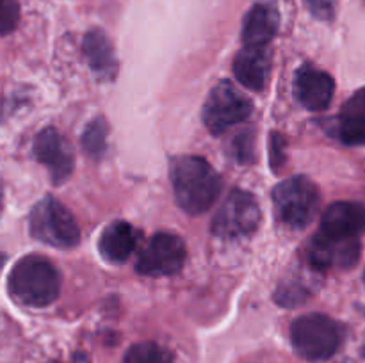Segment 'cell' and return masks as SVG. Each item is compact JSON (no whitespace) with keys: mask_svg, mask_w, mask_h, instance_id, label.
I'll list each match as a JSON object with an SVG mask.
<instances>
[{"mask_svg":"<svg viewBox=\"0 0 365 363\" xmlns=\"http://www.w3.org/2000/svg\"><path fill=\"white\" fill-rule=\"evenodd\" d=\"M362 246L356 237L344 238L317 231L309 244V260L317 269H351L360 258Z\"/></svg>","mask_w":365,"mask_h":363,"instance_id":"9c48e42d","label":"cell"},{"mask_svg":"<svg viewBox=\"0 0 365 363\" xmlns=\"http://www.w3.org/2000/svg\"><path fill=\"white\" fill-rule=\"evenodd\" d=\"M321 231L335 237L351 238L365 233V206L353 201H335L324 210Z\"/></svg>","mask_w":365,"mask_h":363,"instance_id":"7c38bea8","label":"cell"},{"mask_svg":"<svg viewBox=\"0 0 365 363\" xmlns=\"http://www.w3.org/2000/svg\"><path fill=\"white\" fill-rule=\"evenodd\" d=\"M339 0H305L307 7L317 20L330 21L334 20L335 11H337Z\"/></svg>","mask_w":365,"mask_h":363,"instance_id":"44dd1931","label":"cell"},{"mask_svg":"<svg viewBox=\"0 0 365 363\" xmlns=\"http://www.w3.org/2000/svg\"><path fill=\"white\" fill-rule=\"evenodd\" d=\"M123 363H173L171 352L155 342H139L125 354Z\"/></svg>","mask_w":365,"mask_h":363,"instance_id":"ac0fdd59","label":"cell"},{"mask_svg":"<svg viewBox=\"0 0 365 363\" xmlns=\"http://www.w3.org/2000/svg\"><path fill=\"white\" fill-rule=\"evenodd\" d=\"M294 95L309 110H327L335 95V80L314 64H303L294 75Z\"/></svg>","mask_w":365,"mask_h":363,"instance_id":"8fae6325","label":"cell"},{"mask_svg":"<svg viewBox=\"0 0 365 363\" xmlns=\"http://www.w3.org/2000/svg\"><path fill=\"white\" fill-rule=\"evenodd\" d=\"M260 206L255 196L234 189L212 219V233L221 238L248 237L260 224Z\"/></svg>","mask_w":365,"mask_h":363,"instance_id":"52a82bcc","label":"cell"},{"mask_svg":"<svg viewBox=\"0 0 365 363\" xmlns=\"http://www.w3.org/2000/svg\"><path fill=\"white\" fill-rule=\"evenodd\" d=\"M82 50H84L86 60L91 66L93 73L98 80H113L116 77L118 71V63L116 56H114V48L110 45L109 38L106 36V32L95 31L88 32L82 43Z\"/></svg>","mask_w":365,"mask_h":363,"instance_id":"e0dca14e","label":"cell"},{"mask_svg":"<svg viewBox=\"0 0 365 363\" xmlns=\"http://www.w3.org/2000/svg\"><path fill=\"white\" fill-rule=\"evenodd\" d=\"M107 123L103 117H96L86 127L82 134V148L93 159H100L107 146Z\"/></svg>","mask_w":365,"mask_h":363,"instance_id":"d6986e66","label":"cell"},{"mask_svg":"<svg viewBox=\"0 0 365 363\" xmlns=\"http://www.w3.org/2000/svg\"><path fill=\"white\" fill-rule=\"evenodd\" d=\"M280 25V16L273 4H255L242 21V43L245 46L267 48Z\"/></svg>","mask_w":365,"mask_h":363,"instance_id":"4fadbf2b","label":"cell"},{"mask_svg":"<svg viewBox=\"0 0 365 363\" xmlns=\"http://www.w3.org/2000/svg\"><path fill=\"white\" fill-rule=\"evenodd\" d=\"M273 203L284 224L303 230L316 219L321 206V192L307 177H292L273 189Z\"/></svg>","mask_w":365,"mask_h":363,"instance_id":"277c9868","label":"cell"},{"mask_svg":"<svg viewBox=\"0 0 365 363\" xmlns=\"http://www.w3.org/2000/svg\"><path fill=\"white\" fill-rule=\"evenodd\" d=\"M29 224L32 237L53 248L70 249L81 241V230L73 214L52 196H46L32 209Z\"/></svg>","mask_w":365,"mask_h":363,"instance_id":"5b68a950","label":"cell"},{"mask_svg":"<svg viewBox=\"0 0 365 363\" xmlns=\"http://www.w3.org/2000/svg\"><path fill=\"white\" fill-rule=\"evenodd\" d=\"M364 2H365V0H364Z\"/></svg>","mask_w":365,"mask_h":363,"instance_id":"4316f807","label":"cell"},{"mask_svg":"<svg viewBox=\"0 0 365 363\" xmlns=\"http://www.w3.org/2000/svg\"><path fill=\"white\" fill-rule=\"evenodd\" d=\"M4 263H6V255H4V253H0V270H2Z\"/></svg>","mask_w":365,"mask_h":363,"instance_id":"cb8c5ba5","label":"cell"},{"mask_svg":"<svg viewBox=\"0 0 365 363\" xmlns=\"http://www.w3.org/2000/svg\"><path fill=\"white\" fill-rule=\"evenodd\" d=\"M271 56L267 48L245 46L234 59V75L242 85L253 91H262L269 78Z\"/></svg>","mask_w":365,"mask_h":363,"instance_id":"9a60e30c","label":"cell"},{"mask_svg":"<svg viewBox=\"0 0 365 363\" xmlns=\"http://www.w3.org/2000/svg\"><path fill=\"white\" fill-rule=\"evenodd\" d=\"M235 155H237L239 162H252L253 160V139H252V132L245 135H239L235 139Z\"/></svg>","mask_w":365,"mask_h":363,"instance_id":"7402d4cb","label":"cell"},{"mask_svg":"<svg viewBox=\"0 0 365 363\" xmlns=\"http://www.w3.org/2000/svg\"><path fill=\"white\" fill-rule=\"evenodd\" d=\"M20 6L18 0H0V36H6L18 27Z\"/></svg>","mask_w":365,"mask_h":363,"instance_id":"ffe728a7","label":"cell"},{"mask_svg":"<svg viewBox=\"0 0 365 363\" xmlns=\"http://www.w3.org/2000/svg\"><path fill=\"white\" fill-rule=\"evenodd\" d=\"M284 144L285 141L280 134L271 135V166H273L274 173H278L280 166L285 162Z\"/></svg>","mask_w":365,"mask_h":363,"instance_id":"603a6c76","label":"cell"},{"mask_svg":"<svg viewBox=\"0 0 365 363\" xmlns=\"http://www.w3.org/2000/svg\"><path fill=\"white\" fill-rule=\"evenodd\" d=\"M34 157L38 159V162H41L48 169L53 184H63L73 171L75 159L71 146L52 127L45 128L36 135Z\"/></svg>","mask_w":365,"mask_h":363,"instance_id":"30bf717a","label":"cell"},{"mask_svg":"<svg viewBox=\"0 0 365 363\" xmlns=\"http://www.w3.org/2000/svg\"><path fill=\"white\" fill-rule=\"evenodd\" d=\"M335 135L349 146H365V88L353 93L335 120Z\"/></svg>","mask_w":365,"mask_h":363,"instance_id":"2e32d148","label":"cell"},{"mask_svg":"<svg viewBox=\"0 0 365 363\" xmlns=\"http://www.w3.org/2000/svg\"><path fill=\"white\" fill-rule=\"evenodd\" d=\"M364 283H365V270H364Z\"/></svg>","mask_w":365,"mask_h":363,"instance_id":"484cf974","label":"cell"},{"mask_svg":"<svg viewBox=\"0 0 365 363\" xmlns=\"http://www.w3.org/2000/svg\"><path fill=\"white\" fill-rule=\"evenodd\" d=\"M170 174L175 201L184 212L192 216L210 210L223 191L220 173L202 157H177L171 162Z\"/></svg>","mask_w":365,"mask_h":363,"instance_id":"6da1fadb","label":"cell"},{"mask_svg":"<svg viewBox=\"0 0 365 363\" xmlns=\"http://www.w3.org/2000/svg\"><path fill=\"white\" fill-rule=\"evenodd\" d=\"M291 342L302 358L309 362H324L341 347L342 327L331 317L309 313L298 317L291 324Z\"/></svg>","mask_w":365,"mask_h":363,"instance_id":"3957f363","label":"cell"},{"mask_svg":"<svg viewBox=\"0 0 365 363\" xmlns=\"http://www.w3.org/2000/svg\"><path fill=\"white\" fill-rule=\"evenodd\" d=\"M141 231L135 230L127 221L110 223L98 238V249L103 258L110 263H121L135 251Z\"/></svg>","mask_w":365,"mask_h":363,"instance_id":"5bb4252c","label":"cell"},{"mask_svg":"<svg viewBox=\"0 0 365 363\" xmlns=\"http://www.w3.org/2000/svg\"><path fill=\"white\" fill-rule=\"evenodd\" d=\"M7 290L20 305L43 308L59 298L61 274L45 256L27 255L11 269Z\"/></svg>","mask_w":365,"mask_h":363,"instance_id":"7a4b0ae2","label":"cell"},{"mask_svg":"<svg viewBox=\"0 0 365 363\" xmlns=\"http://www.w3.org/2000/svg\"><path fill=\"white\" fill-rule=\"evenodd\" d=\"M187 258L185 242L175 233H157L139 255L135 270L143 276H173L180 273Z\"/></svg>","mask_w":365,"mask_h":363,"instance_id":"ba28073f","label":"cell"},{"mask_svg":"<svg viewBox=\"0 0 365 363\" xmlns=\"http://www.w3.org/2000/svg\"><path fill=\"white\" fill-rule=\"evenodd\" d=\"M253 103L232 82L221 80L209 93L203 105V123L214 135H221L228 128L242 123L252 116Z\"/></svg>","mask_w":365,"mask_h":363,"instance_id":"8992f818","label":"cell"},{"mask_svg":"<svg viewBox=\"0 0 365 363\" xmlns=\"http://www.w3.org/2000/svg\"><path fill=\"white\" fill-rule=\"evenodd\" d=\"M2 206H4V196H2V189H0V212H2Z\"/></svg>","mask_w":365,"mask_h":363,"instance_id":"d4e9b609","label":"cell"}]
</instances>
